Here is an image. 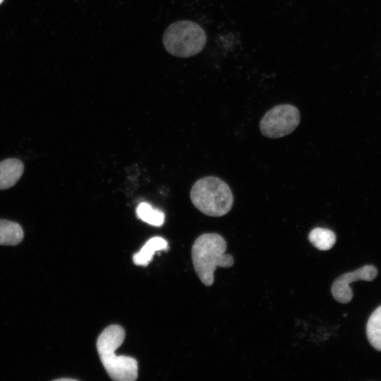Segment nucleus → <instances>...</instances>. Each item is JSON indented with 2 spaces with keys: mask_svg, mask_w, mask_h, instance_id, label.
<instances>
[{
  "mask_svg": "<svg viewBox=\"0 0 381 381\" xmlns=\"http://www.w3.org/2000/svg\"><path fill=\"white\" fill-rule=\"evenodd\" d=\"M124 339V329L119 325H111L99 335L97 350L101 363L111 380L134 381L138 378L137 360L131 356L116 354V350L123 344Z\"/></svg>",
  "mask_w": 381,
  "mask_h": 381,
  "instance_id": "f257e3e1",
  "label": "nucleus"
},
{
  "mask_svg": "<svg viewBox=\"0 0 381 381\" xmlns=\"http://www.w3.org/2000/svg\"><path fill=\"white\" fill-rule=\"evenodd\" d=\"M226 243L216 233H205L198 236L192 246V260L195 271L205 286L214 282L217 267H230L234 260L231 255L225 253Z\"/></svg>",
  "mask_w": 381,
  "mask_h": 381,
  "instance_id": "f03ea898",
  "label": "nucleus"
},
{
  "mask_svg": "<svg viewBox=\"0 0 381 381\" xmlns=\"http://www.w3.org/2000/svg\"><path fill=\"white\" fill-rule=\"evenodd\" d=\"M194 206L210 217H221L232 207L234 198L229 186L216 176H206L198 180L190 193Z\"/></svg>",
  "mask_w": 381,
  "mask_h": 381,
  "instance_id": "7ed1b4c3",
  "label": "nucleus"
},
{
  "mask_svg": "<svg viewBox=\"0 0 381 381\" xmlns=\"http://www.w3.org/2000/svg\"><path fill=\"white\" fill-rule=\"evenodd\" d=\"M204 30L190 20H179L167 27L163 35L165 49L176 57L187 58L200 53L206 44Z\"/></svg>",
  "mask_w": 381,
  "mask_h": 381,
  "instance_id": "20e7f679",
  "label": "nucleus"
},
{
  "mask_svg": "<svg viewBox=\"0 0 381 381\" xmlns=\"http://www.w3.org/2000/svg\"><path fill=\"white\" fill-rule=\"evenodd\" d=\"M300 123L298 109L288 104H279L270 109L260 122L263 135L278 138L292 133Z\"/></svg>",
  "mask_w": 381,
  "mask_h": 381,
  "instance_id": "39448f33",
  "label": "nucleus"
},
{
  "mask_svg": "<svg viewBox=\"0 0 381 381\" xmlns=\"http://www.w3.org/2000/svg\"><path fill=\"white\" fill-rule=\"evenodd\" d=\"M377 275V268L372 265H364L358 270L346 272L337 277L332 283L331 293L339 303H349L353 296L349 284L353 282L363 280L373 281Z\"/></svg>",
  "mask_w": 381,
  "mask_h": 381,
  "instance_id": "423d86ee",
  "label": "nucleus"
},
{
  "mask_svg": "<svg viewBox=\"0 0 381 381\" xmlns=\"http://www.w3.org/2000/svg\"><path fill=\"white\" fill-rule=\"evenodd\" d=\"M23 163L17 158H8L0 162V190L13 186L22 176Z\"/></svg>",
  "mask_w": 381,
  "mask_h": 381,
  "instance_id": "0eeeda50",
  "label": "nucleus"
},
{
  "mask_svg": "<svg viewBox=\"0 0 381 381\" xmlns=\"http://www.w3.org/2000/svg\"><path fill=\"white\" fill-rule=\"evenodd\" d=\"M168 249L167 241L159 236L150 238L143 248L133 256L135 265L147 266L152 260L155 253Z\"/></svg>",
  "mask_w": 381,
  "mask_h": 381,
  "instance_id": "6e6552de",
  "label": "nucleus"
},
{
  "mask_svg": "<svg viewBox=\"0 0 381 381\" xmlns=\"http://www.w3.org/2000/svg\"><path fill=\"white\" fill-rule=\"evenodd\" d=\"M23 237V228L18 223L0 219V245L16 246Z\"/></svg>",
  "mask_w": 381,
  "mask_h": 381,
  "instance_id": "1a4fd4ad",
  "label": "nucleus"
},
{
  "mask_svg": "<svg viewBox=\"0 0 381 381\" xmlns=\"http://www.w3.org/2000/svg\"><path fill=\"white\" fill-rule=\"evenodd\" d=\"M308 240L318 250H328L334 246L337 238L332 230L317 227L310 231Z\"/></svg>",
  "mask_w": 381,
  "mask_h": 381,
  "instance_id": "9d476101",
  "label": "nucleus"
},
{
  "mask_svg": "<svg viewBox=\"0 0 381 381\" xmlns=\"http://www.w3.org/2000/svg\"><path fill=\"white\" fill-rule=\"evenodd\" d=\"M366 334L373 347L381 351V306L370 316L366 325Z\"/></svg>",
  "mask_w": 381,
  "mask_h": 381,
  "instance_id": "9b49d317",
  "label": "nucleus"
},
{
  "mask_svg": "<svg viewBox=\"0 0 381 381\" xmlns=\"http://www.w3.org/2000/svg\"><path fill=\"white\" fill-rule=\"evenodd\" d=\"M136 214L142 221L155 226H160L164 222V214L149 203L140 202L136 208Z\"/></svg>",
  "mask_w": 381,
  "mask_h": 381,
  "instance_id": "f8f14e48",
  "label": "nucleus"
},
{
  "mask_svg": "<svg viewBox=\"0 0 381 381\" xmlns=\"http://www.w3.org/2000/svg\"><path fill=\"white\" fill-rule=\"evenodd\" d=\"M61 380V381H63V380H75L71 379V378H60V379H58V380Z\"/></svg>",
  "mask_w": 381,
  "mask_h": 381,
  "instance_id": "ddd939ff",
  "label": "nucleus"
},
{
  "mask_svg": "<svg viewBox=\"0 0 381 381\" xmlns=\"http://www.w3.org/2000/svg\"><path fill=\"white\" fill-rule=\"evenodd\" d=\"M3 1H4V0H0V4H1Z\"/></svg>",
  "mask_w": 381,
  "mask_h": 381,
  "instance_id": "4468645a",
  "label": "nucleus"
}]
</instances>
